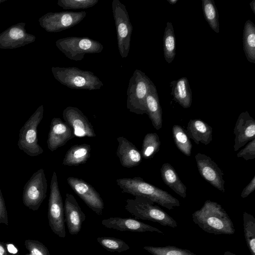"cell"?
<instances>
[{
    "label": "cell",
    "instance_id": "6",
    "mask_svg": "<svg viewBox=\"0 0 255 255\" xmlns=\"http://www.w3.org/2000/svg\"><path fill=\"white\" fill-rule=\"evenodd\" d=\"M58 48L68 59L78 61L83 60L86 54L102 52L103 44L88 37L69 36L56 42Z\"/></svg>",
    "mask_w": 255,
    "mask_h": 255
},
{
    "label": "cell",
    "instance_id": "3",
    "mask_svg": "<svg viewBox=\"0 0 255 255\" xmlns=\"http://www.w3.org/2000/svg\"><path fill=\"white\" fill-rule=\"evenodd\" d=\"M52 71L57 81L72 89L94 91L104 85L94 73L78 67H53Z\"/></svg>",
    "mask_w": 255,
    "mask_h": 255
},
{
    "label": "cell",
    "instance_id": "19",
    "mask_svg": "<svg viewBox=\"0 0 255 255\" xmlns=\"http://www.w3.org/2000/svg\"><path fill=\"white\" fill-rule=\"evenodd\" d=\"M118 146L116 154L122 166L131 168L139 165L142 160L141 152L127 138L119 136L117 138Z\"/></svg>",
    "mask_w": 255,
    "mask_h": 255
},
{
    "label": "cell",
    "instance_id": "27",
    "mask_svg": "<svg viewBox=\"0 0 255 255\" xmlns=\"http://www.w3.org/2000/svg\"><path fill=\"white\" fill-rule=\"evenodd\" d=\"M172 134L174 143L178 149L184 155L190 156L192 144L186 131L179 125H174Z\"/></svg>",
    "mask_w": 255,
    "mask_h": 255
},
{
    "label": "cell",
    "instance_id": "38",
    "mask_svg": "<svg viewBox=\"0 0 255 255\" xmlns=\"http://www.w3.org/2000/svg\"><path fill=\"white\" fill-rule=\"evenodd\" d=\"M9 36L13 39H18L24 36V33L22 30L18 28H13L9 31Z\"/></svg>",
    "mask_w": 255,
    "mask_h": 255
},
{
    "label": "cell",
    "instance_id": "17",
    "mask_svg": "<svg viewBox=\"0 0 255 255\" xmlns=\"http://www.w3.org/2000/svg\"><path fill=\"white\" fill-rule=\"evenodd\" d=\"M72 129L59 118L52 119L47 144L48 149L54 151L75 137Z\"/></svg>",
    "mask_w": 255,
    "mask_h": 255
},
{
    "label": "cell",
    "instance_id": "23",
    "mask_svg": "<svg viewBox=\"0 0 255 255\" xmlns=\"http://www.w3.org/2000/svg\"><path fill=\"white\" fill-rule=\"evenodd\" d=\"M91 145L88 144L74 145L66 152L62 165L78 166L87 162L90 157Z\"/></svg>",
    "mask_w": 255,
    "mask_h": 255
},
{
    "label": "cell",
    "instance_id": "1",
    "mask_svg": "<svg viewBox=\"0 0 255 255\" xmlns=\"http://www.w3.org/2000/svg\"><path fill=\"white\" fill-rule=\"evenodd\" d=\"M195 224L204 231L215 235H233L235 232L233 222L218 203L206 200L203 206L192 214Z\"/></svg>",
    "mask_w": 255,
    "mask_h": 255
},
{
    "label": "cell",
    "instance_id": "21",
    "mask_svg": "<svg viewBox=\"0 0 255 255\" xmlns=\"http://www.w3.org/2000/svg\"><path fill=\"white\" fill-rule=\"evenodd\" d=\"M186 132L189 138L197 144L202 143L206 145L212 140V128L200 119L190 120Z\"/></svg>",
    "mask_w": 255,
    "mask_h": 255
},
{
    "label": "cell",
    "instance_id": "41",
    "mask_svg": "<svg viewBox=\"0 0 255 255\" xmlns=\"http://www.w3.org/2000/svg\"><path fill=\"white\" fill-rule=\"evenodd\" d=\"M224 255H237L235 254H234L233 253H231L230 251H226L224 253Z\"/></svg>",
    "mask_w": 255,
    "mask_h": 255
},
{
    "label": "cell",
    "instance_id": "15",
    "mask_svg": "<svg viewBox=\"0 0 255 255\" xmlns=\"http://www.w3.org/2000/svg\"><path fill=\"white\" fill-rule=\"evenodd\" d=\"M65 222L71 235L78 234L82 229L86 215L72 194L67 193L64 204Z\"/></svg>",
    "mask_w": 255,
    "mask_h": 255
},
{
    "label": "cell",
    "instance_id": "14",
    "mask_svg": "<svg viewBox=\"0 0 255 255\" xmlns=\"http://www.w3.org/2000/svg\"><path fill=\"white\" fill-rule=\"evenodd\" d=\"M87 14L85 11H65L51 13L46 18L47 28L53 32L65 30L78 24Z\"/></svg>",
    "mask_w": 255,
    "mask_h": 255
},
{
    "label": "cell",
    "instance_id": "34",
    "mask_svg": "<svg viewBox=\"0 0 255 255\" xmlns=\"http://www.w3.org/2000/svg\"><path fill=\"white\" fill-rule=\"evenodd\" d=\"M24 246L29 252L25 255H50L47 247L38 241L26 240L24 242Z\"/></svg>",
    "mask_w": 255,
    "mask_h": 255
},
{
    "label": "cell",
    "instance_id": "31",
    "mask_svg": "<svg viewBox=\"0 0 255 255\" xmlns=\"http://www.w3.org/2000/svg\"><path fill=\"white\" fill-rule=\"evenodd\" d=\"M97 241L103 248L111 252L121 253L129 249L126 242L114 237H99Z\"/></svg>",
    "mask_w": 255,
    "mask_h": 255
},
{
    "label": "cell",
    "instance_id": "10",
    "mask_svg": "<svg viewBox=\"0 0 255 255\" xmlns=\"http://www.w3.org/2000/svg\"><path fill=\"white\" fill-rule=\"evenodd\" d=\"M47 190L44 170L41 168L32 174L23 187V204L32 211H37L46 197Z\"/></svg>",
    "mask_w": 255,
    "mask_h": 255
},
{
    "label": "cell",
    "instance_id": "4",
    "mask_svg": "<svg viewBox=\"0 0 255 255\" xmlns=\"http://www.w3.org/2000/svg\"><path fill=\"white\" fill-rule=\"evenodd\" d=\"M126 210L136 219L151 221L164 226L176 228V221L150 200L139 196L126 201Z\"/></svg>",
    "mask_w": 255,
    "mask_h": 255
},
{
    "label": "cell",
    "instance_id": "5",
    "mask_svg": "<svg viewBox=\"0 0 255 255\" xmlns=\"http://www.w3.org/2000/svg\"><path fill=\"white\" fill-rule=\"evenodd\" d=\"M151 80L139 69H135L129 79L127 92V108L138 115L147 114L146 97Z\"/></svg>",
    "mask_w": 255,
    "mask_h": 255
},
{
    "label": "cell",
    "instance_id": "9",
    "mask_svg": "<svg viewBox=\"0 0 255 255\" xmlns=\"http://www.w3.org/2000/svg\"><path fill=\"white\" fill-rule=\"evenodd\" d=\"M43 108L41 106L20 128L17 145L30 156L42 154L43 149L38 143L37 127L43 118Z\"/></svg>",
    "mask_w": 255,
    "mask_h": 255
},
{
    "label": "cell",
    "instance_id": "25",
    "mask_svg": "<svg viewBox=\"0 0 255 255\" xmlns=\"http://www.w3.org/2000/svg\"><path fill=\"white\" fill-rule=\"evenodd\" d=\"M243 49L248 61L255 64V25L250 20L245 23L243 35Z\"/></svg>",
    "mask_w": 255,
    "mask_h": 255
},
{
    "label": "cell",
    "instance_id": "2",
    "mask_svg": "<svg viewBox=\"0 0 255 255\" xmlns=\"http://www.w3.org/2000/svg\"><path fill=\"white\" fill-rule=\"evenodd\" d=\"M116 182L123 193L146 198L168 210L180 205L179 201L169 193L146 182L140 177L119 178Z\"/></svg>",
    "mask_w": 255,
    "mask_h": 255
},
{
    "label": "cell",
    "instance_id": "8",
    "mask_svg": "<svg viewBox=\"0 0 255 255\" xmlns=\"http://www.w3.org/2000/svg\"><path fill=\"white\" fill-rule=\"evenodd\" d=\"M112 8L117 31L118 48L121 56L127 58L130 46L133 27L126 6L119 0H113Z\"/></svg>",
    "mask_w": 255,
    "mask_h": 255
},
{
    "label": "cell",
    "instance_id": "22",
    "mask_svg": "<svg viewBox=\"0 0 255 255\" xmlns=\"http://www.w3.org/2000/svg\"><path fill=\"white\" fill-rule=\"evenodd\" d=\"M171 94L173 100L184 108H189L192 104V92L186 77H182L170 83Z\"/></svg>",
    "mask_w": 255,
    "mask_h": 255
},
{
    "label": "cell",
    "instance_id": "35",
    "mask_svg": "<svg viewBox=\"0 0 255 255\" xmlns=\"http://www.w3.org/2000/svg\"><path fill=\"white\" fill-rule=\"evenodd\" d=\"M237 156L239 158H243L247 161L255 158V138L250 141L247 145L237 153Z\"/></svg>",
    "mask_w": 255,
    "mask_h": 255
},
{
    "label": "cell",
    "instance_id": "16",
    "mask_svg": "<svg viewBox=\"0 0 255 255\" xmlns=\"http://www.w3.org/2000/svg\"><path fill=\"white\" fill-rule=\"evenodd\" d=\"M234 151H238L248 141L255 138V120L246 111L240 114L234 129Z\"/></svg>",
    "mask_w": 255,
    "mask_h": 255
},
{
    "label": "cell",
    "instance_id": "28",
    "mask_svg": "<svg viewBox=\"0 0 255 255\" xmlns=\"http://www.w3.org/2000/svg\"><path fill=\"white\" fill-rule=\"evenodd\" d=\"M203 14L210 27L216 33L220 31L219 13L213 0H202Z\"/></svg>",
    "mask_w": 255,
    "mask_h": 255
},
{
    "label": "cell",
    "instance_id": "30",
    "mask_svg": "<svg viewBox=\"0 0 255 255\" xmlns=\"http://www.w3.org/2000/svg\"><path fill=\"white\" fill-rule=\"evenodd\" d=\"M160 141L155 132L147 133L143 140L141 154L145 159L152 158L159 150Z\"/></svg>",
    "mask_w": 255,
    "mask_h": 255
},
{
    "label": "cell",
    "instance_id": "29",
    "mask_svg": "<svg viewBox=\"0 0 255 255\" xmlns=\"http://www.w3.org/2000/svg\"><path fill=\"white\" fill-rule=\"evenodd\" d=\"M243 226L248 247L251 255H255V218L246 212L243 213Z\"/></svg>",
    "mask_w": 255,
    "mask_h": 255
},
{
    "label": "cell",
    "instance_id": "20",
    "mask_svg": "<svg viewBox=\"0 0 255 255\" xmlns=\"http://www.w3.org/2000/svg\"><path fill=\"white\" fill-rule=\"evenodd\" d=\"M146 109L154 128L160 129L162 126V112L156 88L152 82L146 97Z\"/></svg>",
    "mask_w": 255,
    "mask_h": 255
},
{
    "label": "cell",
    "instance_id": "7",
    "mask_svg": "<svg viewBox=\"0 0 255 255\" xmlns=\"http://www.w3.org/2000/svg\"><path fill=\"white\" fill-rule=\"evenodd\" d=\"M48 200V219L52 232L60 238L66 237L64 209L59 188L56 173L54 171L51 179Z\"/></svg>",
    "mask_w": 255,
    "mask_h": 255
},
{
    "label": "cell",
    "instance_id": "39",
    "mask_svg": "<svg viewBox=\"0 0 255 255\" xmlns=\"http://www.w3.org/2000/svg\"><path fill=\"white\" fill-rule=\"evenodd\" d=\"M250 5L251 6L252 11H253L254 13L255 14V0H253L250 3Z\"/></svg>",
    "mask_w": 255,
    "mask_h": 255
},
{
    "label": "cell",
    "instance_id": "32",
    "mask_svg": "<svg viewBox=\"0 0 255 255\" xmlns=\"http://www.w3.org/2000/svg\"><path fill=\"white\" fill-rule=\"evenodd\" d=\"M143 249L152 255H196L191 251L177 247L167 246L165 247L145 246Z\"/></svg>",
    "mask_w": 255,
    "mask_h": 255
},
{
    "label": "cell",
    "instance_id": "37",
    "mask_svg": "<svg viewBox=\"0 0 255 255\" xmlns=\"http://www.w3.org/2000/svg\"><path fill=\"white\" fill-rule=\"evenodd\" d=\"M255 189V176L251 182L243 189L241 196L243 198L247 197Z\"/></svg>",
    "mask_w": 255,
    "mask_h": 255
},
{
    "label": "cell",
    "instance_id": "26",
    "mask_svg": "<svg viewBox=\"0 0 255 255\" xmlns=\"http://www.w3.org/2000/svg\"><path fill=\"white\" fill-rule=\"evenodd\" d=\"M176 39L172 23L167 22L163 38L164 57L166 61L170 64L176 55Z\"/></svg>",
    "mask_w": 255,
    "mask_h": 255
},
{
    "label": "cell",
    "instance_id": "11",
    "mask_svg": "<svg viewBox=\"0 0 255 255\" xmlns=\"http://www.w3.org/2000/svg\"><path fill=\"white\" fill-rule=\"evenodd\" d=\"M67 181L74 192L98 215H101L104 209L103 200L99 193L89 183L82 179L69 177Z\"/></svg>",
    "mask_w": 255,
    "mask_h": 255
},
{
    "label": "cell",
    "instance_id": "40",
    "mask_svg": "<svg viewBox=\"0 0 255 255\" xmlns=\"http://www.w3.org/2000/svg\"><path fill=\"white\" fill-rule=\"evenodd\" d=\"M170 4H175L178 0H167Z\"/></svg>",
    "mask_w": 255,
    "mask_h": 255
},
{
    "label": "cell",
    "instance_id": "12",
    "mask_svg": "<svg viewBox=\"0 0 255 255\" xmlns=\"http://www.w3.org/2000/svg\"><path fill=\"white\" fill-rule=\"evenodd\" d=\"M64 122L72 129L75 136H96L94 128L87 117L78 108L68 106L63 111Z\"/></svg>",
    "mask_w": 255,
    "mask_h": 255
},
{
    "label": "cell",
    "instance_id": "24",
    "mask_svg": "<svg viewBox=\"0 0 255 255\" xmlns=\"http://www.w3.org/2000/svg\"><path fill=\"white\" fill-rule=\"evenodd\" d=\"M160 173L164 183L183 198L186 197V187L180 179L172 166L168 163L162 164Z\"/></svg>",
    "mask_w": 255,
    "mask_h": 255
},
{
    "label": "cell",
    "instance_id": "18",
    "mask_svg": "<svg viewBox=\"0 0 255 255\" xmlns=\"http://www.w3.org/2000/svg\"><path fill=\"white\" fill-rule=\"evenodd\" d=\"M102 224L106 228L120 231L155 232L163 234L161 231L155 227L129 218L111 217L103 220Z\"/></svg>",
    "mask_w": 255,
    "mask_h": 255
},
{
    "label": "cell",
    "instance_id": "13",
    "mask_svg": "<svg viewBox=\"0 0 255 255\" xmlns=\"http://www.w3.org/2000/svg\"><path fill=\"white\" fill-rule=\"evenodd\" d=\"M195 160L201 176L211 185L224 193V173L209 156L201 153L195 155Z\"/></svg>",
    "mask_w": 255,
    "mask_h": 255
},
{
    "label": "cell",
    "instance_id": "36",
    "mask_svg": "<svg viewBox=\"0 0 255 255\" xmlns=\"http://www.w3.org/2000/svg\"><path fill=\"white\" fill-rule=\"evenodd\" d=\"M0 224L8 225V215L4 199L0 188Z\"/></svg>",
    "mask_w": 255,
    "mask_h": 255
},
{
    "label": "cell",
    "instance_id": "33",
    "mask_svg": "<svg viewBox=\"0 0 255 255\" xmlns=\"http://www.w3.org/2000/svg\"><path fill=\"white\" fill-rule=\"evenodd\" d=\"M98 0H59L58 5L64 9H86L93 7Z\"/></svg>",
    "mask_w": 255,
    "mask_h": 255
}]
</instances>
